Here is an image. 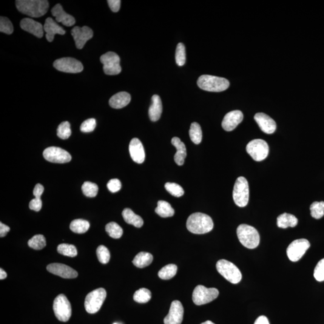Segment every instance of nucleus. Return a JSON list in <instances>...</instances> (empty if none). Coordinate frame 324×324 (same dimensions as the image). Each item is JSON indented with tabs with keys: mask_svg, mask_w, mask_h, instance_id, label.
Listing matches in <instances>:
<instances>
[{
	"mask_svg": "<svg viewBox=\"0 0 324 324\" xmlns=\"http://www.w3.org/2000/svg\"><path fill=\"white\" fill-rule=\"evenodd\" d=\"M16 6L24 15L39 18L44 16L49 8V2L46 0H18Z\"/></svg>",
	"mask_w": 324,
	"mask_h": 324,
	"instance_id": "obj_1",
	"label": "nucleus"
},
{
	"mask_svg": "<svg viewBox=\"0 0 324 324\" xmlns=\"http://www.w3.org/2000/svg\"><path fill=\"white\" fill-rule=\"evenodd\" d=\"M186 226L190 232L195 234H206L212 231L214 226L212 218L201 213H196L187 218Z\"/></svg>",
	"mask_w": 324,
	"mask_h": 324,
	"instance_id": "obj_2",
	"label": "nucleus"
},
{
	"mask_svg": "<svg viewBox=\"0 0 324 324\" xmlns=\"http://www.w3.org/2000/svg\"><path fill=\"white\" fill-rule=\"evenodd\" d=\"M237 234L240 242L247 249L257 248L260 242V236L254 227L241 224L238 227Z\"/></svg>",
	"mask_w": 324,
	"mask_h": 324,
	"instance_id": "obj_3",
	"label": "nucleus"
},
{
	"mask_svg": "<svg viewBox=\"0 0 324 324\" xmlns=\"http://www.w3.org/2000/svg\"><path fill=\"white\" fill-rule=\"evenodd\" d=\"M197 84L201 89L210 92H223L229 87V82L226 79L208 75L201 76Z\"/></svg>",
	"mask_w": 324,
	"mask_h": 324,
	"instance_id": "obj_4",
	"label": "nucleus"
},
{
	"mask_svg": "<svg viewBox=\"0 0 324 324\" xmlns=\"http://www.w3.org/2000/svg\"><path fill=\"white\" fill-rule=\"evenodd\" d=\"M216 269L224 278L233 284L239 283L242 274L238 267L229 261L221 260L216 264Z\"/></svg>",
	"mask_w": 324,
	"mask_h": 324,
	"instance_id": "obj_5",
	"label": "nucleus"
},
{
	"mask_svg": "<svg viewBox=\"0 0 324 324\" xmlns=\"http://www.w3.org/2000/svg\"><path fill=\"white\" fill-rule=\"evenodd\" d=\"M234 203L240 207H246L249 203V186L246 178L240 177L237 179L233 190Z\"/></svg>",
	"mask_w": 324,
	"mask_h": 324,
	"instance_id": "obj_6",
	"label": "nucleus"
},
{
	"mask_svg": "<svg viewBox=\"0 0 324 324\" xmlns=\"http://www.w3.org/2000/svg\"><path fill=\"white\" fill-rule=\"evenodd\" d=\"M106 297L107 292L105 289L101 288L94 290L85 298V310L89 314H96L101 309Z\"/></svg>",
	"mask_w": 324,
	"mask_h": 324,
	"instance_id": "obj_7",
	"label": "nucleus"
},
{
	"mask_svg": "<svg viewBox=\"0 0 324 324\" xmlns=\"http://www.w3.org/2000/svg\"><path fill=\"white\" fill-rule=\"evenodd\" d=\"M219 292L214 288H207L203 285H198L193 291L192 299L197 306L206 305L217 298Z\"/></svg>",
	"mask_w": 324,
	"mask_h": 324,
	"instance_id": "obj_8",
	"label": "nucleus"
},
{
	"mask_svg": "<svg viewBox=\"0 0 324 324\" xmlns=\"http://www.w3.org/2000/svg\"><path fill=\"white\" fill-rule=\"evenodd\" d=\"M53 309L54 314L59 321L67 322L72 315L70 303L63 294L58 295L54 300Z\"/></svg>",
	"mask_w": 324,
	"mask_h": 324,
	"instance_id": "obj_9",
	"label": "nucleus"
},
{
	"mask_svg": "<svg viewBox=\"0 0 324 324\" xmlns=\"http://www.w3.org/2000/svg\"><path fill=\"white\" fill-rule=\"evenodd\" d=\"M246 151L254 161L261 162L268 156L269 147L265 141L257 139L249 142L247 145Z\"/></svg>",
	"mask_w": 324,
	"mask_h": 324,
	"instance_id": "obj_10",
	"label": "nucleus"
},
{
	"mask_svg": "<svg viewBox=\"0 0 324 324\" xmlns=\"http://www.w3.org/2000/svg\"><path fill=\"white\" fill-rule=\"evenodd\" d=\"M101 61L104 65V71L108 75H118L121 72L120 58L115 53L108 52L101 56Z\"/></svg>",
	"mask_w": 324,
	"mask_h": 324,
	"instance_id": "obj_11",
	"label": "nucleus"
},
{
	"mask_svg": "<svg viewBox=\"0 0 324 324\" xmlns=\"http://www.w3.org/2000/svg\"><path fill=\"white\" fill-rule=\"evenodd\" d=\"M310 246L309 241L305 238L295 240L287 248V255L292 262H297L303 257Z\"/></svg>",
	"mask_w": 324,
	"mask_h": 324,
	"instance_id": "obj_12",
	"label": "nucleus"
},
{
	"mask_svg": "<svg viewBox=\"0 0 324 324\" xmlns=\"http://www.w3.org/2000/svg\"><path fill=\"white\" fill-rule=\"evenodd\" d=\"M54 67L60 72L70 73H80L84 69L80 61L70 57L56 59L54 62Z\"/></svg>",
	"mask_w": 324,
	"mask_h": 324,
	"instance_id": "obj_13",
	"label": "nucleus"
},
{
	"mask_svg": "<svg viewBox=\"0 0 324 324\" xmlns=\"http://www.w3.org/2000/svg\"><path fill=\"white\" fill-rule=\"evenodd\" d=\"M44 157L48 162L55 163H68L72 157L67 151L56 147H50L44 150Z\"/></svg>",
	"mask_w": 324,
	"mask_h": 324,
	"instance_id": "obj_14",
	"label": "nucleus"
},
{
	"mask_svg": "<svg viewBox=\"0 0 324 324\" xmlns=\"http://www.w3.org/2000/svg\"><path fill=\"white\" fill-rule=\"evenodd\" d=\"M71 34L75 42L76 47L79 50L82 49L87 42L93 36V30L87 26L75 27L71 31Z\"/></svg>",
	"mask_w": 324,
	"mask_h": 324,
	"instance_id": "obj_15",
	"label": "nucleus"
},
{
	"mask_svg": "<svg viewBox=\"0 0 324 324\" xmlns=\"http://www.w3.org/2000/svg\"><path fill=\"white\" fill-rule=\"evenodd\" d=\"M184 308L180 301H173L168 315L164 318V324H181L183 320Z\"/></svg>",
	"mask_w": 324,
	"mask_h": 324,
	"instance_id": "obj_16",
	"label": "nucleus"
},
{
	"mask_svg": "<svg viewBox=\"0 0 324 324\" xmlns=\"http://www.w3.org/2000/svg\"><path fill=\"white\" fill-rule=\"evenodd\" d=\"M48 271L64 278H75L78 273L76 270L63 264L53 263L47 266Z\"/></svg>",
	"mask_w": 324,
	"mask_h": 324,
	"instance_id": "obj_17",
	"label": "nucleus"
},
{
	"mask_svg": "<svg viewBox=\"0 0 324 324\" xmlns=\"http://www.w3.org/2000/svg\"><path fill=\"white\" fill-rule=\"evenodd\" d=\"M243 117V113L240 110H233L224 116L221 126L226 131H232L242 122Z\"/></svg>",
	"mask_w": 324,
	"mask_h": 324,
	"instance_id": "obj_18",
	"label": "nucleus"
},
{
	"mask_svg": "<svg viewBox=\"0 0 324 324\" xmlns=\"http://www.w3.org/2000/svg\"><path fill=\"white\" fill-rule=\"evenodd\" d=\"M254 119L263 132L267 134H272L275 131L276 123L273 119L266 113L262 112L256 113Z\"/></svg>",
	"mask_w": 324,
	"mask_h": 324,
	"instance_id": "obj_19",
	"label": "nucleus"
},
{
	"mask_svg": "<svg viewBox=\"0 0 324 324\" xmlns=\"http://www.w3.org/2000/svg\"><path fill=\"white\" fill-rule=\"evenodd\" d=\"M129 153L132 160L136 163H143L146 159L143 145L138 138H133L130 141Z\"/></svg>",
	"mask_w": 324,
	"mask_h": 324,
	"instance_id": "obj_20",
	"label": "nucleus"
},
{
	"mask_svg": "<svg viewBox=\"0 0 324 324\" xmlns=\"http://www.w3.org/2000/svg\"><path fill=\"white\" fill-rule=\"evenodd\" d=\"M20 26L22 30L28 33L32 34L38 38H42L44 36V26L39 22L35 21L31 18H24L22 20Z\"/></svg>",
	"mask_w": 324,
	"mask_h": 324,
	"instance_id": "obj_21",
	"label": "nucleus"
},
{
	"mask_svg": "<svg viewBox=\"0 0 324 324\" xmlns=\"http://www.w3.org/2000/svg\"><path fill=\"white\" fill-rule=\"evenodd\" d=\"M51 13L55 17L56 22H61L65 26L71 27L75 24V18L65 12L60 4H56L52 8Z\"/></svg>",
	"mask_w": 324,
	"mask_h": 324,
	"instance_id": "obj_22",
	"label": "nucleus"
},
{
	"mask_svg": "<svg viewBox=\"0 0 324 324\" xmlns=\"http://www.w3.org/2000/svg\"><path fill=\"white\" fill-rule=\"evenodd\" d=\"M44 31L46 32V38L49 42H52L56 34L64 35L66 34V31L59 26L51 18H48L45 21L44 25Z\"/></svg>",
	"mask_w": 324,
	"mask_h": 324,
	"instance_id": "obj_23",
	"label": "nucleus"
},
{
	"mask_svg": "<svg viewBox=\"0 0 324 324\" xmlns=\"http://www.w3.org/2000/svg\"><path fill=\"white\" fill-rule=\"evenodd\" d=\"M131 96L127 92H120L111 97L109 101L110 107L114 109H121L129 105Z\"/></svg>",
	"mask_w": 324,
	"mask_h": 324,
	"instance_id": "obj_24",
	"label": "nucleus"
},
{
	"mask_svg": "<svg viewBox=\"0 0 324 324\" xmlns=\"http://www.w3.org/2000/svg\"><path fill=\"white\" fill-rule=\"evenodd\" d=\"M171 143L177 149V153L174 156L175 163L178 166H182L184 163L187 156L186 146L178 137L173 138Z\"/></svg>",
	"mask_w": 324,
	"mask_h": 324,
	"instance_id": "obj_25",
	"label": "nucleus"
},
{
	"mask_svg": "<svg viewBox=\"0 0 324 324\" xmlns=\"http://www.w3.org/2000/svg\"><path fill=\"white\" fill-rule=\"evenodd\" d=\"M152 101L149 110L150 118L152 121H157L161 118L162 113V101L158 95H154L152 97Z\"/></svg>",
	"mask_w": 324,
	"mask_h": 324,
	"instance_id": "obj_26",
	"label": "nucleus"
},
{
	"mask_svg": "<svg viewBox=\"0 0 324 324\" xmlns=\"http://www.w3.org/2000/svg\"><path fill=\"white\" fill-rule=\"evenodd\" d=\"M123 218L126 222L132 224L136 228H141L144 224V220L140 216L136 215L134 212L130 209H125L122 213Z\"/></svg>",
	"mask_w": 324,
	"mask_h": 324,
	"instance_id": "obj_27",
	"label": "nucleus"
},
{
	"mask_svg": "<svg viewBox=\"0 0 324 324\" xmlns=\"http://www.w3.org/2000/svg\"><path fill=\"white\" fill-rule=\"evenodd\" d=\"M277 224L280 228L286 229L288 227L294 228L297 225L298 219L295 216L285 213L278 216Z\"/></svg>",
	"mask_w": 324,
	"mask_h": 324,
	"instance_id": "obj_28",
	"label": "nucleus"
},
{
	"mask_svg": "<svg viewBox=\"0 0 324 324\" xmlns=\"http://www.w3.org/2000/svg\"><path fill=\"white\" fill-rule=\"evenodd\" d=\"M153 257L149 253L142 252L136 255L133 260V264L138 268L143 269L150 265L153 262Z\"/></svg>",
	"mask_w": 324,
	"mask_h": 324,
	"instance_id": "obj_29",
	"label": "nucleus"
},
{
	"mask_svg": "<svg viewBox=\"0 0 324 324\" xmlns=\"http://www.w3.org/2000/svg\"><path fill=\"white\" fill-rule=\"evenodd\" d=\"M155 212L159 216L163 218L172 217L175 213L171 205L164 201L158 202V207L156 209Z\"/></svg>",
	"mask_w": 324,
	"mask_h": 324,
	"instance_id": "obj_30",
	"label": "nucleus"
},
{
	"mask_svg": "<svg viewBox=\"0 0 324 324\" xmlns=\"http://www.w3.org/2000/svg\"><path fill=\"white\" fill-rule=\"evenodd\" d=\"M90 226L89 221L84 219H76L71 222L70 229L76 234H84L89 229Z\"/></svg>",
	"mask_w": 324,
	"mask_h": 324,
	"instance_id": "obj_31",
	"label": "nucleus"
},
{
	"mask_svg": "<svg viewBox=\"0 0 324 324\" xmlns=\"http://www.w3.org/2000/svg\"><path fill=\"white\" fill-rule=\"evenodd\" d=\"M177 272V267L174 264H168L159 271V277L163 280H169L174 277Z\"/></svg>",
	"mask_w": 324,
	"mask_h": 324,
	"instance_id": "obj_32",
	"label": "nucleus"
},
{
	"mask_svg": "<svg viewBox=\"0 0 324 324\" xmlns=\"http://www.w3.org/2000/svg\"><path fill=\"white\" fill-rule=\"evenodd\" d=\"M189 136L193 143L199 144L201 143L203 139V132H202L200 125L196 122L193 123L190 126Z\"/></svg>",
	"mask_w": 324,
	"mask_h": 324,
	"instance_id": "obj_33",
	"label": "nucleus"
},
{
	"mask_svg": "<svg viewBox=\"0 0 324 324\" xmlns=\"http://www.w3.org/2000/svg\"><path fill=\"white\" fill-rule=\"evenodd\" d=\"M105 229L108 235L110 237L118 239L121 237L123 234V230L118 224L115 222H110L108 223L105 227Z\"/></svg>",
	"mask_w": 324,
	"mask_h": 324,
	"instance_id": "obj_34",
	"label": "nucleus"
},
{
	"mask_svg": "<svg viewBox=\"0 0 324 324\" xmlns=\"http://www.w3.org/2000/svg\"><path fill=\"white\" fill-rule=\"evenodd\" d=\"M28 245L35 250H42L47 245L46 238L43 235H36L28 241Z\"/></svg>",
	"mask_w": 324,
	"mask_h": 324,
	"instance_id": "obj_35",
	"label": "nucleus"
},
{
	"mask_svg": "<svg viewBox=\"0 0 324 324\" xmlns=\"http://www.w3.org/2000/svg\"><path fill=\"white\" fill-rule=\"evenodd\" d=\"M152 298V292L146 288H141L135 292L133 300L139 303H146Z\"/></svg>",
	"mask_w": 324,
	"mask_h": 324,
	"instance_id": "obj_36",
	"label": "nucleus"
},
{
	"mask_svg": "<svg viewBox=\"0 0 324 324\" xmlns=\"http://www.w3.org/2000/svg\"><path fill=\"white\" fill-rule=\"evenodd\" d=\"M59 254L69 257H75L78 255L77 249L75 246L69 244H61L57 247Z\"/></svg>",
	"mask_w": 324,
	"mask_h": 324,
	"instance_id": "obj_37",
	"label": "nucleus"
},
{
	"mask_svg": "<svg viewBox=\"0 0 324 324\" xmlns=\"http://www.w3.org/2000/svg\"><path fill=\"white\" fill-rule=\"evenodd\" d=\"M82 190L86 197L93 198L96 197V195H98L99 187L95 183L86 181L82 185Z\"/></svg>",
	"mask_w": 324,
	"mask_h": 324,
	"instance_id": "obj_38",
	"label": "nucleus"
},
{
	"mask_svg": "<svg viewBox=\"0 0 324 324\" xmlns=\"http://www.w3.org/2000/svg\"><path fill=\"white\" fill-rule=\"evenodd\" d=\"M310 210L312 217L320 219L324 216V202H314L310 207Z\"/></svg>",
	"mask_w": 324,
	"mask_h": 324,
	"instance_id": "obj_39",
	"label": "nucleus"
},
{
	"mask_svg": "<svg viewBox=\"0 0 324 324\" xmlns=\"http://www.w3.org/2000/svg\"><path fill=\"white\" fill-rule=\"evenodd\" d=\"M186 48L182 43L177 45L175 53L176 63L179 66H183L186 63Z\"/></svg>",
	"mask_w": 324,
	"mask_h": 324,
	"instance_id": "obj_40",
	"label": "nucleus"
},
{
	"mask_svg": "<svg viewBox=\"0 0 324 324\" xmlns=\"http://www.w3.org/2000/svg\"><path fill=\"white\" fill-rule=\"evenodd\" d=\"M70 124L68 121L62 122L59 125L57 130H56V134L59 138L62 139H67L69 138L71 135Z\"/></svg>",
	"mask_w": 324,
	"mask_h": 324,
	"instance_id": "obj_41",
	"label": "nucleus"
},
{
	"mask_svg": "<svg viewBox=\"0 0 324 324\" xmlns=\"http://www.w3.org/2000/svg\"><path fill=\"white\" fill-rule=\"evenodd\" d=\"M164 187L167 191L174 197H181L184 195V191L183 187L177 183H167L164 185Z\"/></svg>",
	"mask_w": 324,
	"mask_h": 324,
	"instance_id": "obj_42",
	"label": "nucleus"
},
{
	"mask_svg": "<svg viewBox=\"0 0 324 324\" xmlns=\"http://www.w3.org/2000/svg\"><path fill=\"white\" fill-rule=\"evenodd\" d=\"M97 256H98L99 262L106 264L110 260V253L106 247L101 245L97 249Z\"/></svg>",
	"mask_w": 324,
	"mask_h": 324,
	"instance_id": "obj_43",
	"label": "nucleus"
},
{
	"mask_svg": "<svg viewBox=\"0 0 324 324\" xmlns=\"http://www.w3.org/2000/svg\"><path fill=\"white\" fill-rule=\"evenodd\" d=\"M0 31L1 33L11 35L13 32V27L12 22L5 17L0 18Z\"/></svg>",
	"mask_w": 324,
	"mask_h": 324,
	"instance_id": "obj_44",
	"label": "nucleus"
},
{
	"mask_svg": "<svg viewBox=\"0 0 324 324\" xmlns=\"http://www.w3.org/2000/svg\"><path fill=\"white\" fill-rule=\"evenodd\" d=\"M96 127V121L95 118H90L82 123L80 130L82 132L90 133L95 130Z\"/></svg>",
	"mask_w": 324,
	"mask_h": 324,
	"instance_id": "obj_45",
	"label": "nucleus"
},
{
	"mask_svg": "<svg viewBox=\"0 0 324 324\" xmlns=\"http://www.w3.org/2000/svg\"><path fill=\"white\" fill-rule=\"evenodd\" d=\"M314 277L318 282L324 281V258L318 263L314 270Z\"/></svg>",
	"mask_w": 324,
	"mask_h": 324,
	"instance_id": "obj_46",
	"label": "nucleus"
},
{
	"mask_svg": "<svg viewBox=\"0 0 324 324\" xmlns=\"http://www.w3.org/2000/svg\"><path fill=\"white\" fill-rule=\"evenodd\" d=\"M121 183L118 179H112L108 182L107 187L108 190L112 193H116L119 191L121 188Z\"/></svg>",
	"mask_w": 324,
	"mask_h": 324,
	"instance_id": "obj_47",
	"label": "nucleus"
},
{
	"mask_svg": "<svg viewBox=\"0 0 324 324\" xmlns=\"http://www.w3.org/2000/svg\"><path fill=\"white\" fill-rule=\"evenodd\" d=\"M29 207L31 210L35 212H39L42 207V202L41 198L33 199L30 201Z\"/></svg>",
	"mask_w": 324,
	"mask_h": 324,
	"instance_id": "obj_48",
	"label": "nucleus"
},
{
	"mask_svg": "<svg viewBox=\"0 0 324 324\" xmlns=\"http://www.w3.org/2000/svg\"><path fill=\"white\" fill-rule=\"evenodd\" d=\"M108 5L113 12H118L120 8V0H108Z\"/></svg>",
	"mask_w": 324,
	"mask_h": 324,
	"instance_id": "obj_49",
	"label": "nucleus"
},
{
	"mask_svg": "<svg viewBox=\"0 0 324 324\" xmlns=\"http://www.w3.org/2000/svg\"><path fill=\"white\" fill-rule=\"evenodd\" d=\"M44 192V187L41 184H36L33 190V195L36 198H41Z\"/></svg>",
	"mask_w": 324,
	"mask_h": 324,
	"instance_id": "obj_50",
	"label": "nucleus"
},
{
	"mask_svg": "<svg viewBox=\"0 0 324 324\" xmlns=\"http://www.w3.org/2000/svg\"><path fill=\"white\" fill-rule=\"evenodd\" d=\"M10 231V228L5 224L0 223V237H4Z\"/></svg>",
	"mask_w": 324,
	"mask_h": 324,
	"instance_id": "obj_51",
	"label": "nucleus"
},
{
	"mask_svg": "<svg viewBox=\"0 0 324 324\" xmlns=\"http://www.w3.org/2000/svg\"><path fill=\"white\" fill-rule=\"evenodd\" d=\"M254 324H270V323L266 316H260L255 321Z\"/></svg>",
	"mask_w": 324,
	"mask_h": 324,
	"instance_id": "obj_52",
	"label": "nucleus"
},
{
	"mask_svg": "<svg viewBox=\"0 0 324 324\" xmlns=\"http://www.w3.org/2000/svg\"><path fill=\"white\" fill-rule=\"evenodd\" d=\"M7 276V274L6 272H5L4 270H2V269H0V279L1 280L5 279V278H6Z\"/></svg>",
	"mask_w": 324,
	"mask_h": 324,
	"instance_id": "obj_53",
	"label": "nucleus"
},
{
	"mask_svg": "<svg viewBox=\"0 0 324 324\" xmlns=\"http://www.w3.org/2000/svg\"><path fill=\"white\" fill-rule=\"evenodd\" d=\"M201 324H215L212 322V321H206V322L202 323Z\"/></svg>",
	"mask_w": 324,
	"mask_h": 324,
	"instance_id": "obj_54",
	"label": "nucleus"
},
{
	"mask_svg": "<svg viewBox=\"0 0 324 324\" xmlns=\"http://www.w3.org/2000/svg\"><path fill=\"white\" fill-rule=\"evenodd\" d=\"M118 324V323H114V324Z\"/></svg>",
	"mask_w": 324,
	"mask_h": 324,
	"instance_id": "obj_55",
	"label": "nucleus"
}]
</instances>
